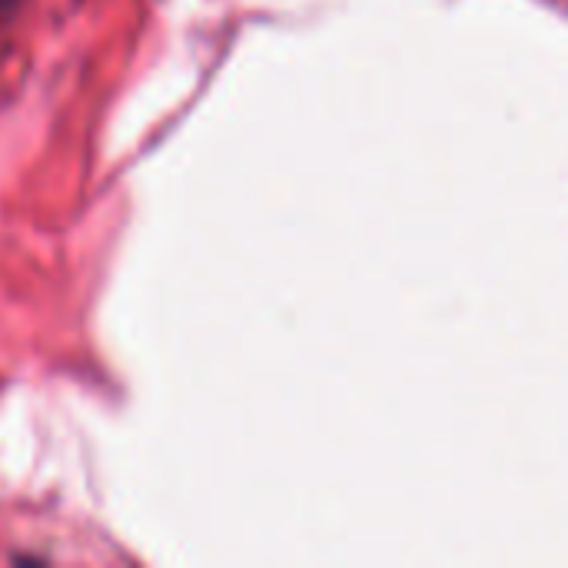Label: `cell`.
<instances>
[{
	"instance_id": "cell-1",
	"label": "cell",
	"mask_w": 568,
	"mask_h": 568,
	"mask_svg": "<svg viewBox=\"0 0 568 568\" xmlns=\"http://www.w3.org/2000/svg\"><path fill=\"white\" fill-rule=\"evenodd\" d=\"M13 3H17V0H0V10H10Z\"/></svg>"
}]
</instances>
